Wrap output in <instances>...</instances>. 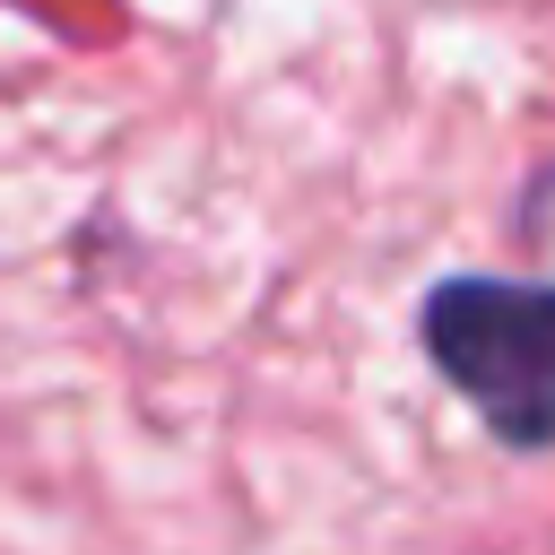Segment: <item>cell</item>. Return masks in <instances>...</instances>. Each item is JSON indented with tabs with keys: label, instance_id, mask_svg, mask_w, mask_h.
<instances>
[{
	"label": "cell",
	"instance_id": "6da1fadb",
	"mask_svg": "<svg viewBox=\"0 0 555 555\" xmlns=\"http://www.w3.org/2000/svg\"><path fill=\"white\" fill-rule=\"evenodd\" d=\"M416 338L503 451H555V278L460 269L416 304Z\"/></svg>",
	"mask_w": 555,
	"mask_h": 555
}]
</instances>
